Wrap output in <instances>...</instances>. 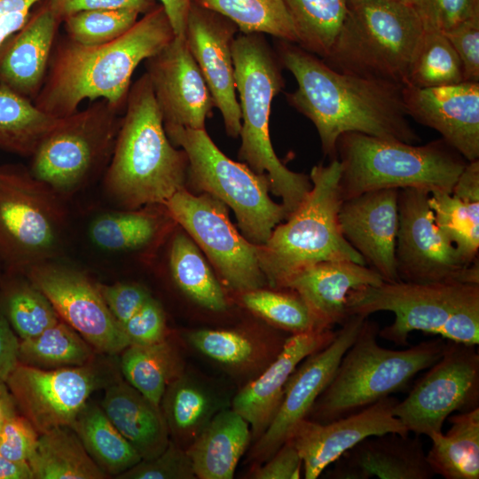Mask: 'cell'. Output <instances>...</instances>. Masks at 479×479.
Instances as JSON below:
<instances>
[{"label":"cell","mask_w":479,"mask_h":479,"mask_svg":"<svg viewBox=\"0 0 479 479\" xmlns=\"http://www.w3.org/2000/svg\"><path fill=\"white\" fill-rule=\"evenodd\" d=\"M279 60L295 78L288 103L317 129L325 155L336 159L347 132L416 144L402 98L403 86L338 72L295 43L279 40Z\"/></svg>","instance_id":"1"},{"label":"cell","mask_w":479,"mask_h":479,"mask_svg":"<svg viewBox=\"0 0 479 479\" xmlns=\"http://www.w3.org/2000/svg\"><path fill=\"white\" fill-rule=\"evenodd\" d=\"M175 34L161 4L144 14L119 38L99 45L56 40L43 87L34 104L63 118L85 99H104L124 110L135 69L165 47Z\"/></svg>","instance_id":"2"},{"label":"cell","mask_w":479,"mask_h":479,"mask_svg":"<svg viewBox=\"0 0 479 479\" xmlns=\"http://www.w3.org/2000/svg\"><path fill=\"white\" fill-rule=\"evenodd\" d=\"M188 159L169 140L146 73L131 84L104 185L127 209L161 204L185 188Z\"/></svg>","instance_id":"3"},{"label":"cell","mask_w":479,"mask_h":479,"mask_svg":"<svg viewBox=\"0 0 479 479\" xmlns=\"http://www.w3.org/2000/svg\"><path fill=\"white\" fill-rule=\"evenodd\" d=\"M232 54L241 115L239 159L255 173L267 176L270 191L281 198L289 216L310 192L311 182L308 176L288 169L271 141V102L284 87L279 61L263 34L236 35Z\"/></svg>","instance_id":"4"},{"label":"cell","mask_w":479,"mask_h":479,"mask_svg":"<svg viewBox=\"0 0 479 479\" xmlns=\"http://www.w3.org/2000/svg\"><path fill=\"white\" fill-rule=\"evenodd\" d=\"M336 159L342 200L381 189L451 193L468 162L443 138L417 145L359 132L339 137Z\"/></svg>","instance_id":"5"},{"label":"cell","mask_w":479,"mask_h":479,"mask_svg":"<svg viewBox=\"0 0 479 479\" xmlns=\"http://www.w3.org/2000/svg\"><path fill=\"white\" fill-rule=\"evenodd\" d=\"M341 163L314 166L311 188L284 224H279L267 241L257 246L260 268L272 288H285L301 271L326 261H352L365 264L344 238L339 224Z\"/></svg>","instance_id":"6"},{"label":"cell","mask_w":479,"mask_h":479,"mask_svg":"<svg viewBox=\"0 0 479 479\" xmlns=\"http://www.w3.org/2000/svg\"><path fill=\"white\" fill-rule=\"evenodd\" d=\"M379 330L377 322L368 317L364 320L307 419L327 423L405 389L417 373L441 357L446 345L439 338L405 349H390L379 344Z\"/></svg>","instance_id":"7"},{"label":"cell","mask_w":479,"mask_h":479,"mask_svg":"<svg viewBox=\"0 0 479 479\" xmlns=\"http://www.w3.org/2000/svg\"><path fill=\"white\" fill-rule=\"evenodd\" d=\"M425 31L413 7L390 0H348V11L327 56L331 68L404 86Z\"/></svg>","instance_id":"8"},{"label":"cell","mask_w":479,"mask_h":479,"mask_svg":"<svg viewBox=\"0 0 479 479\" xmlns=\"http://www.w3.org/2000/svg\"><path fill=\"white\" fill-rule=\"evenodd\" d=\"M164 128L173 145L186 153L191 185L231 208L248 241L256 246L264 244L273 229L288 216L284 206L270 197L267 176L227 157L205 129Z\"/></svg>","instance_id":"9"},{"label":"cell","mask_w":479,"mask_h":479,"mask_svg":"<svg viewBox=\"0 0 479 479\" xmlns=\"http://www.w3.org/2000/svg\"><path fill=\"white\" fill-rule=\"evenodd\" d=\"M61 195L21 164L0 165V266L24 273L59 252L67 212Z\"/></svg>","instance_id":"10"},{"label":"cell","mask_w":479,"mask_h":479,"mask_svg":"<svg viewBox=\"0 0 479 479\" xmlns=\"http://www.w3.org/2000/svg\"><path fill=\"white\" fill-rule=\"evenodd\" d=\"M104 99L59 118L31 158L29 169L61 196L82 187L109 163L122 117Z\"/></svg>","instance_id":"11"},{"label":"cell","mask_w":479,"mask_h":479,"mask_svg":"<svg viewBox=\"0 0 479 479\" xmlns=\"http://www.w3.org/2000/svg\"><path fill=\"white\" fill-rule=\"evenodd\" d=\"M479 299V284L383 282L349 292L348 316L391 311L394 322L379 330L378 336L398 346L408 344L409 334L422 331L439 334L449 316Z\"/></svg>","instance_id":"12"},{"label":"cell","mask_w":479,"mask_h":479,"mask_svg":"<svg viewBox=\"0 0 479 479\" xmlns=\"http://www.w3.org/2000/svg\"><path fill=\"white\" fill-rule=\"evenodd\" d=\"M164 206L170 217L205 252L230 287L243 293L265 284L257 246L232 224L224 202L205 192L194 195L184 188Z\"/></svg>","instance_id":"13"},{"label":"cell","mask_w":479,"mask_h":479,"mask_svg":"<svg viewBox=\"0 0 479 479\" xmlns=\"http://www.w3.org/2000/svg\"><path fill=\"white\" fill-rule=\"evenodd\" d=\"M430 193L398 190L396 264L400 281L479 284V263H466L435 222Z\"/></svg>","instance_id":"14"},{"label":"cell","mask_w":479,"mask_h":479,"mask_svg":"<svg viewBox=\"0 0 479 479\" xmlns=\"http://www.w3.org/2000/svg\"><path fill=\"white\" fill-rule=\"evenodd\" d=\"M393 414L409 432L430 436L442 432L454 412L479 407V355L475 345L446 340L441 357L428 368Z\"/></svg>","instance_id":"15"},{"label":"cell","mask_w":479,"mask_h":479,"mask_svg":"<svg viewBox=\"0 0 479 479\" xmlns=\"http://www.w3.org/2000/svg\"><path fill=\"white\" fill-rule=\"evenodd\" d=\"M23 274L50 300L60 319L95 351L117 355L130 345L103 299L99 284L85 273L51 260L32 266Z\"/></svg>","instance_id":"16"},{"label":"cell","mask_w":479,"mask_h":479,"mask_svg":"<svg viewBox=\"0 0 479 479\" xmlns=\"http://www.w3.org/2000/svg\"><path fill=\"white\" fill-rule=\"evenodd\" d=\"M104 382L93 361L57 369L19 363L5 381L19 412L39 434L71 426L90 395Z\"/></svg>","instance_id":"17"},{"label":"cell","mask_w":479,"mask_h":479,"mask_svg":"<svg viewBox=\"0 0 479 479\" xmlns=\"http://www.w3.org/2000/svg\"><path fill=\"white\" fill-rule=\"evenodd\" d=\"M366 318L349 316L328 345L311 353L297 365L285 385L283 399L274 419L255 441L253 459L266 461L289 439L296 424L307 418Z\"/></svg>","instance_id":"18"},{"label":"cell","mask_w":479,"mask_h":479,"mask_svg":"<svg viewBox=\"0 0 479 479\" xmlns=\"http://www.w3.org/2000/svg\"><path fill=\"white\" fill-rule=\"evenodd\" d=\"M145 61L164 125L205 129L216 106L185 37L175 35Z\"/></svg>","instance_id":"19"},{"label":"cell","mask_w":479,"mask_h":479,"mask_svg":"<svg viewBox=\"0 0 479 479\" xmlns=\"http://www.w3.org/2000/svg\"><path fill=\"white\" fill-rule=\"evenodd\" d=\"M397 402V398L389 396L359 412L327 423L307 418L299 421L288 440L302 457L304 478H318L346 451L368 436L409 434L393 414Z\"/></svg>","instance_id":"20"},{"label":"cell","mask_w":479,"mask_h":479,"mask_svg":"<svg viewBox=\"0 0 479 479\" xmlns=\"http://www.w3.org/2000/svg\"><path fill=\"white\" fill-rule=\"evenodd\" d=\"M237 31L227 18L192 3L186 21L187 45L232 137H239L241 128L232 54Z\"/></svg>","instance_id":"21"},{"label":"cell","mask_w":479,"mask_h":479,"mask_svg":"<svg viewBox=\"0 0 479 479\" xmlns=\"http://www.w3.org/2000/svg\"><path fill=\"white\" fill-rule=\"evenodd\" d=\"M402 98L407 116L439 132L467 161L479 160V82L404 85Z\"/></svg>","instance_id":"22"},{"label":"cell","mask_w":479,"mask_h":479,"mask_svg":"<svg viewBox=\"0 0 479 479\" xmlns=\"http://www.w3.org/2000/svg\"><path fill=\"white\" fill-rule=\"evenodd\" d=\"M398 189L371 191L342 201L338 218L346 240L385 282L400 281L396 264Z\"/></svg>","instance_id":"23"},{"label":"cell","mask_w":479,"mask_h":479,"mask_svg":"<svg viewBox=\"0 0 479 479\" xmlns=\"http://www.w3.org/2000/svg\"><path fill=\"white\" fill-rule=\"evenodd\" d=\"M336 333L327 329L291 334L261 375L235 395L232 409L247 420L255 441L274 419L292 373L305 357L328 345Z\"/></svg>","instance_id":"24"},{"label":"cell","mask_w":479,"mask_h":479,"mask_svg":"<svg viewBox=\"0 0 479 479\" xmlns=\"http://www.w3.org/2000/svg\"><path fill=\"white\" fill-rule=\"evenodd\" d=\"M332 465V479H430L435 476L419 436H371L346 451Z\"/></svg>","instance_id":"25"},{"label":"cell","mask_w":479,"mask_h":479,"mask_svg":"<svg viewBox=\"0 0 479 479\" xmlns=\"http://www.w3.org/2000/svg\"><path fill=\"white\" fill-rule=\"evenodd\" d=\"M383 282L382 277L367 265L338 260L321 262L301 271L284 289L293 290L302 298L317 330H327L348 318L346 304L351 290Z\"/></svg>","instance_id":"26"},{"label":"cell","mask_w":479,"mask_h":479,"mask_svg":"<svg viewBox=\"0 0 479 479\" xmlns=\"http://www.w3.org/2000/svg\"><path fill=\"white\" fill-rule=\"evenodd\" d=\"M60 22L45 2L0 45V85L34 102L44 82Z\"/></svg>","instance_id":"27"},{"label":"cell","mask_w":479,"mask_h":479,"mask_svg":"<svg viewBox=\"0 0 479 479\" xmlns=\"http://www.w3.org/2000/svg\"><path fill=\"white\" fill-rule=\"evenodd\" d=\"M100 406L142 459L156 457L168 446L170 437L161 406L126 381L108 383Z\"/></svg>","instance_id":"28"},{"label":"cell","mask_w":479,"mask_h":479,"mask_svg":"<svg viewBox=\"0 0 479 479\" xmlns=\"http://www.w3.org/2000/svg\"><path fill=\"white\" fill-rule=\"evenodd\" d=\"M251 438L250 426L242 416L228 407L218 412L186 448L196 477L233 478Z\"/></svg>","instance_id":"29"},{"label":"cell","mask_w":479,"mask_h":479,"mask_svg":"<svg viewBox=\"0 0 479 479\" xmlns=\"http://www.w3.org/2000/svg\"><path fill=\"white\" fill-rule=\"evenodd\" d=\"M209 385L184 372L168 384L160 406L170 440L186 450L213 417L227 408Z\"/></svg>","instance_id":"30"},{"label":"cell","mask_w":479,"mask_h":479,"mask_svg":"<svg viewBox=\"0 0 479 479\" xmlns=\"http://www.w3.org/2000/svg\"><path fill=\"white\" fill-rule=\"evenodd\" d=\"M446 434L428 436V462L435 475L445 479L479 478V407L449 416Z\"/></svg>","instance_id":"31"},{"label":"cell","mask_w":479,"mask_h":479,"mask_svg":"<svg viewBox=\"0 0 479 479\" xmlns=\"http://www.w3.org/2000/svg\"><path fill=\"white\" fill-rule=\"evenodd\" d=\"M34 479H105L70 426L53 428L39 435L28 462Z\"/></svg>","instance_id":"32"},{"label":"cell","mask_w":479,"mask_h":479,"mask_svg":"<svg viewBox=\"0 0 479 479\" xmlns=\"http://www.w3.org/2000/svg\"><path fill=\"white\" fill-rule=\"evenodd\" d=\"M70 427L90 457L108 476L117 477L142 459L100 405L87 402Z\"/></svg>","instance_id":"33"},{"label":"cell","mask_w":479,"mask_h":479,"mask_svg":"<svg viewBox=\"0 0 479 479\" xmlns=\"http://www.w3.org/2000/svg\"><path fill=\"white\" fill-rule=\"evenodd\" d=\"M121 354L125 381L157 405L168 384L184 372L179 354L166 339L148 345L130 344Z\"/></svg>","instance_id":"34"},{"label":"cell","mask_w":479,"mask_h":479,"mask_svg":"<svg viewBox=\"0 0 479 479\" xmlns=\"http://www.w3.org/2000/svg\"><path fill=\"white\" fill-rule=\"evenodd\" d=\"M0 310L20 340L33 338L60 320L45 294L20 272L1 273Z\"/></svg>","instance_id":"35"},{"label":"cell","mask_w":479,"mask_h":479,"mask_svg":"<svg viewBox=\"0 0 479 479\" xmlns=\"http://www.w3.org/2000/svg\"><path fill=\"white\" fill-rule=\"evenodd\" d=\"M58 119L0 85V150L31 157Z\"/></svg>","instance_id":"36"},{"label":"cell","mask_w":479,"mask_h":479,"mask_svg":"<svg viewBox=\"0 0 479 479\" xmlns=\"http://www.w3.org/2000/svg\"><path fill=\"white\" fill-rule=\"evenodd\" d=\"M169 267L177 287L199 305L214 311L227 308L224 293L196 243L186 234L173 238Z\"/></svg>","instance_id":"37"},{"label":"cell","mask_w":479,"mask_h":479,"mask_svg":"<svg viewBox=\"0 0 479 479\" xmlns=\"http://www.w3.org/2000/svg\"><path fill=\"white\" fill-rule=\"evenodd\" d=\"M95 349L62 319L40 334L20 340L19 363L40 369L81 366L91 363Z\"/></svg>","instance_id":"38"},{"label":"cell","mask_w":479,"mask_h":479,"mask_svg":"<svg viewBox=\"0 0 479 479\" xmlns=\"http://www.w3.org/2000/svg\"><path fill=\"white\" fill-rule=\"evenodd\" d=\"M297 43L324 59L334 43L348 11V0H283Z\"/></svg>","instance_id":"39"},{"label":"cell","mask_w":479,"mask_h":479,"mask_svg":"<svg viewBox=\"0 0 479 479\" xmlns=\"http://www.w3.org/2000/svg\"><path fill=\"white\" fill-rule=\"evenodd\" d=\"M230 20L242 34H268L297 43L283 0H192Z\"/></svg>","instance_id":"40"},{"label":"cell","mask_w":479,"mask_h":479,"mask_svg":"<svg viewBox=\"0 0 479 479\" xmlns=\"http://www.w3.org/2000/svg\"><path fill=\"white\" fill-rule=\"evenodd\" d=\"M435 222L467 263L478 261L479 197L431 193L428 199Z\"/></svg>","instance_id":"41"},{"label":"cell","mask_w":479,"mask_h":479,"mask_svg":"<svg viewBox=\"0 0 479 479\" xmlns=\"http://www.w3.org/2000/svg\"><path fill=\"white\" fill-rule=\"evenodd\" d=\"M463 81L460 59L444 33L434 27H425L405 85L429 88Z\"/></svg>","instance_id":"42"},{"label":"cell","mask_w":479,"mask_h":479,"mask_svg":"<svg viewBox=\"0 0 479 479\" xmlns=\"http://www.w3.org/2000/svg\"><path fill=\"white\" fill-rule=\"evenodd\" d=\"M158 217L151 213L134 211L108 212L90 224L92 243L106 251L138 249L149 244L159 231Z\"/></svg>","instance_id":"43"},{"label":"cell","mask_w":479,"mask_h":479,"mask_svg":"<svg viewBox=\"0 0 479 479\" xmlns=\"http://www.w3.org/2000/svg\"><path fill=\"white\" fill-rule=\"evenodd\" d=\"M290 291L258 288L243 292L241 300L249 310L292 334L317 330L305 302L295 292Z\"/></svg>","instance_id":"44"},{"label":"cell","mask_w":479,"mask_h":479,"mask_svg":"<svg viewBox=\"0 0 479 479\" xmlns=\"http://www.w3.org/2000/svg\"><path fill=\"white\" fill-rule=\"evenodd\" d=\"M139 12L126 8L82 11L67 17L62 23L67 36L84 45L112 42L138 20Z\"/></svg>","instance_id":"45"},{"label":"cell","mask_w":479,"mask_h":479,"mask_svg":"<svg viewBox=\"0 0 479 479\" xmlns=\"http://www.w3.org/2000/svg\"><path fill=\"white\" fill-rule=\"evenodd\" d=\"M187 341L206 357L232 367L247 365L258 352L253 339L233 330H195L188 334Z\"/></svg>","instance_id":"46"},{"label":"cell","mask_w":479,"mask_h":479,"mask_svg":"<svg viewBox=\"0 0 479 479\" xmlns=\"http://www.w3.org/2000/svg\"><path fill=\"white\" fill-rule=\"evenodd\" d=\"M118 479H193L196 475L185 449L172 440L154 458L141 459Z\"/></svg>","instance_id":"47"},{"label":"cell","mask_w":479,"mask_h":479,"mask_svg":"<svg viewBox=\"0 0 479 479\" xmlns=\"http://www.w3.org/2000/svg\"><path fill=\"white\" fill-rule=\"evenodd\" d=\"M39 433L20 412L13 414L0 431V453L13 462L28 464Z\"/></svg>","instance_id":"48"},{"label":"cell","mask_w":479,"mask_h":479,"mask_svg":"<svg viewBox=\"0 0 479 479\" xmlns=\"http://www.w3.org/2000/svg\"><path fill=\"white\" fill-rule=\"evenodd\" d=\"M130 345H148L165 340L166 318L161 303L152 296L122 326Z\"/></svg>","instance_id":"49"},{"label":"cell","mask_w":479,"mask_h":479,"mask_svg":"<svg viewBox=\"0 0 479 479\" xmlns=\"http://www.w3.org/2000/svg\"><path fill=\"white\" fill-rule=\"evenodd\" d=\"M444 35L460 59L464 81L479 82V15L459 24Z\"/></svg>","instance_id":"50"},{"label":"cell","mask_w":479,"mask_h":479,"mask_svg":"<svg viewBox=\"0 0 479 479\" xmlns=\"http://www.w3.org/2000/svg\"><path fill=\"white\" fill-rule=\"evenodd\" d=\"M99 289L109 311L121 326L151 297L144 287L134 283L99 285Z\"/></svg>","instance_id":"51"},{"label":"cell","mask_w":479,"mask_h":479,"mask_svg":"<svg viewBox=\"0 0 479 479\" xmlns=\"http://www.w3.org/2000/svg\"><path fill=\"white\" fill-rule=\"evenodd\" d=\"M44 2L60 23L67 17L82 11L126 8L145 14L157 5L156 0H44Z\"/></svg>","instance_id":"52"},{"label":"cell","mask_w":479,"mask_h":479,"mask_svg":"<svg viewBox=\"0 0 479 479\" xmlns=\"http://www.w3.org/2000/svg\"><path fill=\"white\" fill-rule=\"evenodd\" d=\"M439 335L445 340L476 346L479 343V299L468 302L453 311Z\"/></svg>","instance_id":"53"},{"label":"cell","mask_w":479,"mask_h":479,"mask_svg":"<svg viewBox=\"0 0 479 479\" xmlns=\"http://www.w3.org/2000/svg\"><path fill=\"white\" fill-rule=\"evenodd\" d=\"M302 459L290 440L285 442L262 466L252 473L255 479H299Z\"/></svg>","instance_id":"54"},{"label":"cell","mask_w":479,"mask_h":479,"mask_svg":"<svg viewBox=\"0 0 479 479\" xmlns=\"http://www.w3.org/2000/svg\"><path fill=\"white\" fill-rule=\"evenodd\" d=\"M430 27L444 33L479 15V0H428Z\"/></svg>","instance_id":"55"},{"label":"cell","mask_w":479,"mask_h":479,"mask_svg":"<svg viewBox=\"0 0 479 479\" xmlns=\"http://www.w3.org/2000/svg\"><path fill=\"white\" fill-rule=\"evenodd\" d=\"M42 0H0V45L28 20L35 4Z\"/></svg>","instance_id":"56"},{"label":"cell","mask_w":479,"mask_h":479,"mask_svg":"<svg viewBox=\"0 0 479 479\" xmlns=\"http://www.w3.org/2000/svg\"><path fill=\"white\" fill-rule=\"evenodd\" d=\"M20 338L0 310V380L5 381L19 364Z\"/></svg>","instance_id":"57"},{"label":"cell","mask_w":479,"mask_h":479,"mask_svg":"<svg viewBox=\"0 0 479 479\" xmlns=\"http://www.w3.org/2000/svg\"><path fill=\"white\" fill-rule=\"evenodd\" d=\"M164 9L176 36L185 37L187 16L192 0H158Z\"/></svg>","instance_id":"58"},{"label":"cell","mask_w":479,"mask_h":479,"mask_svg":"<svg viewBox=\"0 0 479 479\" xmlns=\"http://www.w3.org/2000/svg\"><path fill=\"white\" fill-rule=\"evenodd\" d=\"M0 479H34L28 464L9 460L0 453Z\"/></svg>","instance_id":"59"},{"label":"cell","mask_w":479,"mask_h":479,"mask_svg":"<svg viewBox=\"0 0 479 479\" xmlns=\"http://www.w3.org/2000/svg\"><path fill=\"white\" fill-rule=\"evenodd\" d=\"M19 410L5 381L0 380V431L4 423Z\"/></svg>","instance_id":"60"},{"label":"cell","mask_w":479,"mask_h":479,"mask_svg":"<svg viewBox=\"0 0 479 479\" xmlns=\"http://www.w3.org/2000/svg\"><path fill=\"white\" fill-rule=\"evenodd\" d=\"M410 5L417 10L422 17L425 27L430 26V7L428 0H390Z\"/></svg>","instance_id":"61"},{"label":"cell","mask_w":479,"mask_h":479,"mask_svg":"<svg viewBox=\"0 0 479 479\" xmlns=\"http://www.w3.org/2000/svg\"><path fill=\"white\" fill-rule=\"evenodd\" d=\"M0 269H1V266H0ZM1 273H2V272L0 271V276H1Z\"/></svg>","instance_id":"62"}]
</instances>
